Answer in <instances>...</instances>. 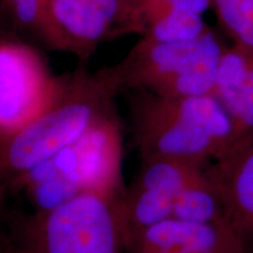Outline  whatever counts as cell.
Returning a JSON list of instances; mask_svg holds the SVG:
<instances>
[{
	"instance_id": "cell-9",
	"label": "cell",
	"mask_w": 253,
	"mask_h": 253,
	"mask_svg": "<svg viewBox=\"0 0 253 253\" xmlns=\"http://www.w3.org/2000/svg\"><path fill=\"white\" fill-rule=\"evenodd\" d=\"M126 253H249L226 221L170 218L126 237Z\"/></svg>"
},
{
	"instance_id": "cell-19",
	"label": "cell",
	"mask_w": 253,
	"mask_h": 253,
	"mask_svg": "<svg viewBox=\"0 0 253 253\" xmlns=\"http://www.w3.org/2000/svg\"><path fill=\"white\" fill-rule=\"evenodd\" d=\"M0 253H2V252H1V251H0Z\"/></svg>"
},
{
	"instance_id": "cell-1",
	"label": "cell",
	"mask_w": 253,
	"mask_h": 253,
	"mask_svg": "<svg viewBox=\"0 0 253 253\" xmlns=\"http://www.w3.org/2000/svg\"><path fill=\"white\" fill-rule=\"evenodd\" d=\"M118 94L101 78L79 66L58 75L54 95L30 121L0 136V182L11 186L116 110ZM11 192V191H9Z\"/></svg>"
},
{
	"instance_id": "cell-15",
	"label": "cell",
	"mask_w": 253,
	"mask_h": 253,
	"mask_svg": "<svg viewBox=\"0 0 253 253\" xmlns=\"http://www.w3.org/2000/svg\"><path fill=\"white\" fill-rule=\"evenodd\" d=\"M221 30L233 45L253 52V0H211Z\"/></svg>"
},
{
	"instance_id": "cell-13",
	"label": "cell",
	"mask_w": 253,
	"mask_h": 253,
	"mask_svg": "<svg viewBox=\"0 0 253 253\" xmlns=\"http://www.w3.org/2000/svg\"><path fill=\"white\" fill-rule=\"evenodd\" d=\"M211 8V0H142L120 25L115 38H121L126 34H137L141 37L148 25L168 13L194 11L204 15Z\"/></svg>"
},
{
	"instance_id": "cell-5",
	"label": "cell",
	"mask_w": 253,
	"mask_h": 253,
	"mask_svg": "<svg viewBox=\"0 0 253 253\" xmlns=\"http://www.w3.org/2000/svg\"><path fill=\"white\" fill-rule=\"evenodd\" d=\"M224 47L213 30L183 42L140 38L121 61L97 72L118 95L132 90L163 97L212 94Z\"/></svg>"
},
{
	"instance_id": "cell-16",
	"label": "cell",
	"mask_w": 253,
	"mask_h": 253,
	"mask_svg": "<svg viewBox=\"0 0 253 253\" xmlns=\"http://www.w3.org/2000/svg\"><path fill=\"white\" fill-rule=\"evenodd\" d=\"M48 0H0V7L17 28L36 34Z\"/></svg>"
},
{
	"instance_id": "cell-2",
	"label": "cell",
	"mask_w": 253,
	"mask_h": 253,
	"mask_svg": "<svg viewBox=\"0 0 253 253\" xmlns=\"http://www.w3.org/2000/svg\"><path fill=\"white\" fill-rule=\"evenodd\" d=\"M126 93L140 161L179 158L210 164L237 142L235 126L212 94L163 97L147 91Z\"/></svg>"
},
{
	"instance_id": "cell-11",
	"label": "cell",
	"mask_w": 253,
	"mask_h": 253,
	"mask_svg": "<svg viewBox=\"0 0 253 253\" xmlns=\"http://www.w3.org/2000/svg\"><path fill=\"white\" fill-rule=\"evenodd\" d=\"M212 95L235 126L237 141L253 132V52L237 45L224 47Z\"/></svg>"
},
{
	"instance_id": "cell-8",
	"label": "cell",
	"mask_w": 253,
	"mask_h": 253,
	"mask_svg": "<svg viewBox=\"0 0 253 253\" xmlns=\"http://www.w3.org/2000/svg\"><path fill=\"white\" fill-rule=\"evenodd\" d=\"M130 185L120 201L126 236L170 219L182 190L196 181L209 164L179 158L141 160Z\"/></svg>"
},
{
	"instance_id": "cell-3",
	"label": "cell",
	"mask_w": 253,
	"mask_h": 253,
	"mask_svg": "<svg viewBox=\"0 0 253 253\" xmlns=\"http://www.w3.org/2000/svg\"><path fill=\"white\" fill-rule=\"evenodd\" d=\"M122 125L114 110L19 178L9 191L24 192L34 211L49 210L86 192L122 198Z\"/></svg>"
},
{
	"instance_id": "cell-4",
	"label": "cell",
	"mask_w": 253,
	"mask_h": 253,
	"mask_svg": "<svg viewBox=\"0 0 253 253\" xmlns=\"http://www.w3.org/2000/svg\"><path fill=\"white\" fill-rule=\"evenodd\" d=\"M120 197L86 192L45 211L13 213L2 253H126Z\"/></svg>"
},
{
	"instance_id": "cell-7",
	"label": "cell",
	"mask_w": 253,
	"mask_h": 253,
	"mask_svg": "<svg viewBox=\"0 0 253 253\" xmlns=\"http://www.w3.org/2000/svg\"><path fill=\"white\" fill-rule=\"evenodd\" d=\"M58 75L33 47L0 40V136L33 119L54 95Z\"/></svg>"
},
{
	"instance_id": "cell-12",
	"label": "cell",
	"mask_w": 253,
	"mask_h": 253,
	"mask_svg": "<svg viewBox=\"0 0 253 253\" xmlns=\"http://www.w3.org/2000/svg\"><path fill=\"white\" fill-rule=\"evenodd\" d=\"M207 169L178 195L172 218L197 223L225 221L219 194Z\"/></svg>"
},
{
	"instance_id": "cell-18",
	"label": "cell",
	"mask_w": 253,
	"mask_h": 253,
	"mask_svg": "<svg viewBox=\"0 0 253 253\" xmlns=\"http://www.w3.org/2000/svg\"><path fill=\"white\" fill-rule=\"evenodd\" d=\"M121 1H122V5H123V11H125V15H123V20H125V18L126 17V15H128L129 12H130L132 8H135L136 6L140 4L142 0H121ZM116 31H118V30H116ZM115 33H116V32H115Z\"/></svg>"
},
{
	"instance_id": "cell-14",
	"label": "cell",
	"mask_w": 253,
	"mask_h": 253,
	"mask_svg": "<svg viewBox=\"0 0 253 253\" xmlns=\"http://www.w3.org/2000/svg\"><path fill=\"white\" fill-rule=\"evenodd\" d=\"M212 30L204 15L194 11H178L162 15L145 28L140 38L157 42H183L197 39Z\"/></svg>"
},
{
	"instance_id": "cell-6",
	"label": "cell",
	"mask_w": 253,
	"mask_h": 253,
	"mask_svg": "<svg viewBox=\"0 0 253 253\" xmlns=\"http://www.w3.org/2000/svg\"><path fill=\"white\" fill-rule=\"evenodd\" d=\"M123 15L121 0H48L34 36L86 66L101 43L115 39Z\"/></svg>"
},
{
	"instance_id": "cell-10",
	"label": "cell",
	"mask_w": 253,
	"mask_h": 253,
	"mask_svg": "<svg viewBox=\"0 0 253 253\" xmlns=\"http://www.w3.org/2000/svg\"><path fill=\"white\" fill-rule=\"evenodd\" d=\"M207 170L219 194L224 219L249 252L253 248V132L235 142Z\"/></svg>"
},
{
	"instance_id": "cell-17",
	"label": "cell",
	"mask_w": 253,
	"mask_h": 253,
	"mask_svg": "<svg viewBox=\"0 0 253 253\" xmlns=\"http://www.w3.org/2000/svg\"><path fill=\"white\" fill-rule=\"evenodd\" d=\"M9 194L8 186L5 183L0 182V232H1V225L4 223L5 218V204H6V198Z\"/></svg>"
}]
</instances>
